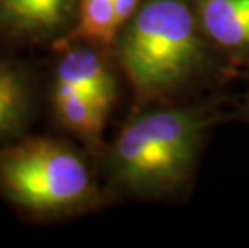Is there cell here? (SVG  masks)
<instances>
[{
    "label": "cell",
    "mask_w": 249,
    "mask_h": 248,
    "mask_svg": "<svg viewBox=\"0 0 249 248\" xmlns=\"http://www.w3.org/2000/svg\"><path fill=\"white\" fill-rule=\"evenodd\" d=\"M49 100L56 123L77 137L84 149L98 161L107 147L103 131L111 113L84 94L55 84L49 86Z\"/></svg>",
    "instance_id": "8"
},
{
    "label": "cell",
    "mask_w": 249,
    "mask_h": 248,
    "mask_svg": "<svg viewBox=\"0 0 249 248\" xmlns=\"http://www.w3.org/2000/svg\"><path fill=\"white\" fill-rule=\"evenodd\" d=\"M204 34L235 66L249 63V0H193Z\"/></svg>",
    "instance_id": "6"
},
{
    "label": "cell",
    "mask_w": 249,
    "mask_h": 248,
    "mask_svg": "<svg viewBox=\"0 0 249 248\" xmlns=\"http://www.w3.org/2000/svg\"><path fill=\"white\" fill-rule=\"evenodd\" d=\"M50 84L81 92L111 113L119 97V66L113 50L87 40L55 47Z\"/></svg>",
    "instance_id": "4"
},
{
    "label": "cell",
    "mask_w": 249,
    "mask_h": 248,
    "mask_svg": "<svg viewBox=\"0 0 249 248\" xmlns=\"http://www.w3.org/2000/svg\"><path fill=\"white\" fill-rule=\"evenodd\" d=\"M118 31L114 0H79L77 23L71 34L56 47L72 40H87L113 50Z\"/></svg>",
    "instance_id": "9"
},
{
    "label": "cell",
    "mask_w": 249,
    "mask_h": 248,
    "mask_svg": "<svg viewBox=\"0 0 249 248\" xmlns=\"http://www.w3.org/2000/svg\"><path fill=\"white\" fill-rule=\"evenodd\" d=\"M233 118L240 123H249V63H248V86L240 102L233 108Z\"/></svg>",
    "instance_id": "10"
},
{
    "label": "cell",
    "mask_w": 249,
    "mask_h": 248,
    "mask_svg": "<svg viewBox=\"0 0 249 248\" xmlns=\"http://www.w3.org/2000/svg\"><path fill=\"white\" fill-rule=\"evenodd\" d=\"M36 114V84L21 63L0 57V147L26 137Z\"/></svg>",
    "instance_id": "7"
},
{
    "label": "cell",
    "mask_w": 249,
    "mask_h": 248,
    "mask_svg": "<svg viewBox=\"0 0 249 248\" xmlns=\"http://www.w3.org/2000/svg\"><path fill=\"white\" fill-rule=\"evenodd\" d=\"M79 0H0V39L56 47L77 23Z\"/></svg>",
    "instance_id": "5"
},
{
    "label": "cell",
    "mask_w": 249,
    "mask_h": 248,
    "mask_svg": "<svg viewBox=\"0 0 249 248\" xmlns=\"http://www.w3.org/2000/svg\"><path fill=\"white\" fill-rule=\"evenodd\" d=\"M113 55L134 110L211 95L236 68L204 34L193 0H143L119 29Z\"/></svg>",
    "instance_id": "2"
},
{
    "label": "cell",
    "mask_w": 249,
    "mask_h": 248,
    "mask_svg": "<svg viewBox=\"0 0 249 248\" xmlns=\"http://www.w3.org/2000/svg\"><path fill=\"white\" fill-rule=\"evenodd\" d=\"M0 195L39 221L108 207L95 158L66 140L23 137L0 147Z\"/></svg>",
    "instance_id": "3"
},
{
    "label": "cell",
    "mask_w": 249,
    "mask_h": 248,
    "mask_svg": "<svg viewBox=\"0 0 249 248\" xmlns=\"http://www.w3.org/2000/svg\"><path fill=\"white\" fill-rule=\"evenodd\" d=\"M229 121L214 95L134 110L97 161L108 203L187 200L211 133Z\"/></svg>",
    "instance_id": "1"
}]
</instances>
